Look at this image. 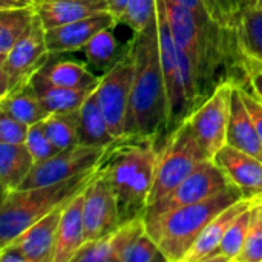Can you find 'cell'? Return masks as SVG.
I'll return each mask as SVG.
<instances>
[{
  "label": "cell",
  "instance_id": "ffe728a7",
  "mask_svg": "<svg viewBox=\"0 0 262 262\" xmlns=\"http://www.w3.org/2000/svg\"><path fill=\"white\" fill-rule=\"evenodd\" d=\"M78 144L92 147H107L117 140L111 134L106 117L101 111L97 88L84 100V103L78 109Z\"/></svg>",
  "mask_w": 262,
  "mask_h": 262
},
{
  "label": "cell",
  "instance_id": "d6a6232c",
  "mask_svg": "<svg viewBox=\"0 0 262 262\" xmlns=\"http://www.w3.org/2000/svg\"><path fill=\"white\" fill-rule=\"evenodd\" d=\"M210 15L226 29L239 34L241 8L238 0H204Z\"/></svg>",
  "mask_w": 262,
  "mask_h": 262
},
{
  "label": "cell",
  "instance_id": "4fadbf2b",
  "mask_svg": "<svg viewBox=\"0 0 262 262\" xmlns=\"http://www.w3.org/2000/svg\"><path fill=\"white\" fill-rule=\"evenodd\" d=\"M235 184L243 196L250 201L262 200V160L235 149L229 144L223 146L212 158Z\"/></svg>",
  "mask_w": 262,
  "mask_h": 262
},
{
  "label": "cell",
  "instance_id": "484cf974",
  "mask_svg": "<svg viewBox=\"0 0 262 262\" xmlns=\"http://www.w3.org/2000/svg\"><path fill=\"white\" fill-rule=\"evenodd\" d=\"M37 15L35 6L0 9V60L28 32Z\"/></svg>",
  "mask_w": 262,
  "mask_h": 262
},
{
  "label": "cell",
  "instance_id": "83f0119b",
  "mask_svg": "<svg viewBox=\"0 0 262 262\" xmlns=\"http://www.w3.org/2000/svg\"><path fill=\"white\" fill-rule=\"evenodd\" d=\"M43 124L48 138L58 150H64L78 144V126H80L78 111L49 114L43 120Z\"/></svg>",
  "mask_w": 262,
  "mask_h": 262
},
{
  "label": "cell",
  "instance_id": "b9f144b4",
  "mask_svg": "<svg viewBox=\"0 0 262 262\" xmlns=\"http://www.w3.org/2000/svg\"><path fill=\"white\" fill-rule=\"evenodd\" d=\"M258 6H261L262 8V0H258Z\"/></svg>",
  "mask_w": 262,
  "mask_h": 262
},
{
  "label": "cell",
  "instance_id": "44dd1931",
  "mask_svg": "<svg viewBox=\"0 0 262 262\" xmlns=\"http://www.w3.org/2000/svg\"><path fill=\"white\" fill-rule=\"evenodd\" d=\"M0 111L26 123L28 126L43 121L49 112L45 109L31 80L18 84L0 98Z\"/></svg>",
  "mask_w": 262,
  "mask_h": 262
},
{
  "label": "cell",
  "instance_id": "ee69618b",
  "mask_svg": "<svg viewBox=\"0 0 262 262\" xmlns=\"http://www.w3.org/2000/svg\"><path fill=\"white\" fill-rule=\"evenodd\" d=\"M259 201H262V200H259Z\"/></svg>",
  "mask_w": 262,
  "mask_h": 262
},
{
  "label": "cell",
  "instance_id": "7a4b0ae2",
  "mask_svg": "<svg viewBox=\"0 0 262 262\" xmlns=\"http://www.w3.org/2000/svg\"><path fill=\"white\" fill-rule=\"evenodd\" d=\"M161 149L152 140L123 135L107 149L98 172L111 184L117 198L121 224L144 216L154 187Z\"/></svg>",
  "mask_w": 262,
  "mask_h": 262
},
{
  "label": "cell",
  "instance_id": "7bdbcfd3",
  "mask_svg": "<svg viewBox=\"0 0 262 262\" xmlns=\"http://www.w3.org/2000/svg\"><path fill=\"white\" fill-rule=\"evenodd\" d=\"M37 2H40V0H34V5H35V3H37Z\"/></svg>",
  "mask_w": 262,
  "mask_h": 262
},
{
  "label": "cell",
  "instance_id": "5bb4252c",
  "mask_svg": "<svg viewBox=\"0 0 262 262\" xmlns=\"http://www.w3.org/2000/svg\"><path fill=\"white\" fill-rule=\"evenodd\" d=\"M63 206L57 207L32 226H29L25 232H21L15 239H12L6 246L15 249L21 255L25 262H54L57 230Z\"/></svg>",
  "mask_w": 262,
  "mask_h": 262
},
{
  "label": "cell",
  "instance_id": "9a60e30c",
  "mask_svg": "<svg viewBox=\"0 0 262 262\" xmlns=\"http://www.w3.org/2000/svg\"><path fill=\"white\" fill-rule=\"evenodd\" d=\"M144 232V216H137L100 239L86 241L75 253L72 262H117L120 253Z\"/></svg>",
  "mask_w": 262,
  "mask_h": 262
},
{
  "label": "cell",
  "instance_id": "cb8c5ba5",
  "mask_svg": "<svg viewBox=\"0 0 262 262\" xmlns=\"http://www.w3.org/2000/svg\"><path fill=\"white\" fill-rule=\"evenodd\" d=\"M45 81L63 88H97L100 77H97L86 64L74 60L48 61L35 71Z\"/></svg>",
  "mask_w": 262,
  "mask_h": 262
},
{
  "label": "cell",
  "instance_id": "7c38bea8",
  "mask_svg": "<svg viewBox=\"0 0 262 262\" xmlns=\"http://www.w3.org/2000/svg\"><path fill=\"white\" fill-rule=\"evenodd\" d=\"M117 18L109 11H100L89 17L46 29L45 38L51 55L83 51L89 40L104 28L117 26Z\"/></svg>",
  "mask_w": 262,
  "mask_h": 262
},
{
  "label": "cell",
  "instance_id": "4dcf8cb0",
  "mask_svg": "<svg viewBox=\"0 0 262 262\" xmlns=\"http://www.w3.org/2000/svg\"><path fill=\"white\" fill-rule=\"evenodd\" d=\"M236 262H262V201H255L252 206L246 244Z\"/></svg>",
  "mask_w": 262,
  "mask_h": 262
},
{
  "label": "cell",
  "instance_id": "2e32d148",
  "mask_svg": "<svg viewBox=\"0 0 262 262\" xmlns=\"http://www.w3.org/2000/svg\"><path fill=\"white\" fill-rule=\"evenodd\" d=\"M84 190L72 196L64 206L57 230V246L54 262H72L75 253L86 243L83 224Z\"/></svg>",
  "mask_w": 262,
  "mask_h": 262
},
{
  "label": "cell",
  "instance_id": "60d3db41",
  "mask_svg": "<svg viewBox=\"0 0 262 262\" xmlns=\"http://www.w3.org/2000/svg\"><path fill=\"white\" fill-rule=\"evenodd\" d=\"M238 2H239V8H241V15H243V11H246L247 8L258 6V0H238Z\"/></svg>",
  "mask_w": 262,
  "mask_h": 262
},
{
  "label": "cell",
  "instance_id": "30bf717a",
  "mask_svg": "<svg viewBox=\"0 0 262 262\" xmlns=\"http://www.w3.org/2000/svg\"><path fill=\"white\" fill-rule=\"evenodd\" d=\"M107 147L77 144L69 149L60 150L57 155L34 164L32 170L18 189L55 184L72 177L81 175L88 170H92L100 166Z\"/></svg>",
  "mask_w": 262,
  "mask_h": 262
},
{
  "label": "cell",
  "instance_id": "4316f807",
  "mask_svg": "<svg viewBox=\"0 0 262 262\" xmlns=\"http://www.w3.org/2000/svg\"><path fill=\"white\" fill-rule=\"evenodd\" d=\"M175 3L187 8L193 15L195 18L198 20L200 26L210 35L226 41L239 57H243L244 60H249V63H252V60L247 57L246 51H244V46H243V41H241V34L238 32H232L226 28H223L209 12L204 0H173Z\"/></svg>",
  "mask_w": 262,
  "mask_h": 262
},
{
  "label": "cell",
  "instance_id": "52a82bcc",
  "mask_svg": "<svg viewBox=\"0 0 262 262\" xmlns=\"http://www.w3.org/2000/svg\"><path fill=\"white\" fill-rule=\"evenodd\" d=\"M135 74V58L130 40L127 41L126 54L106 72L100 77L97 94L101 111L106 117L111 134L115 138L124 135L126 115L132 92Z\"/></svg>",
  "mask_w": 262,
  "mask_h": 262
},
{
  "label": "cell",
  "instance_id": "7402d4cb",
  "mask_svg": "<svg viewBox=\"0 0 262 262\" xmlns=\"http://www.w3.org/2000/svg\"><path fill=\"white\" fill-rule=\"evenodd\" d=\"M31 83L37 91L45 109L49 114H63L78 111L84 100L95 88H63L45 81L37 72L31 77Z\"/></svg>",
  "mask_w": 262,
  "mask_h": 262
},
{
  "label": "cell",
  "instance_id": "ab89813d",
  "mask_svg": "<svg viewBox=\"0 0 262 262\" xmlns=\"http://www.w3.org/2000/svg\"><path fill=\"white\" fill-rule=\"evenodd\" d=\"M34 0H0V9H9V8H25L32 6Z\"/></svg>",
  "mask_w": 262,
  "mask_h": 262
},
{
  "label": "cell",
  "instance_id": "9c48e42d",
  "mask_svg": "<svg viewBox=\"0 0 262 262\" xmlns=\"http://www.w3.org/2000/svg\"><path fill=\"white\" fill-rule=\"evenodd\" d=\"M232 89L233 83L227 81L220 84L215 92L186 120L210 160L223 146L227 144V123Z\"/></svg>",
  "mask_w": 262,
  "mask_h": 262
},
{
  "label": "cell",
  "instance_id": "d4e9b609",
  "mask_svg": "<svg viewBox=\"0 0 262 262\" xmlns=\"http://www.w3.org/2000/svg\"><path fill=\"white\" fill-rule=\"evenodd\" d=\"M114 28L115 26L101 29L83 48L86 64L95 72H100L101 75L106 74L127 51V43L123 46L118 45V40L114 34Z\"/></svg>",
  "mask_w": 262,
  "mask_h": 262
},
{
  "label": "cell",
  "instance_id": "8fae6325",
  "mask_svg": "<svg viewBox=\"0 0 262 262\" xmlns=\"http://www.w3.org/2000/svg\"><path fill=\"white\" fill-rule=\"evenodd\" d=\"M83 224L86 241H95L121 226L117 198L107 180L97 172L84 189Z\"/></svg>",
  "mask_w": 262,
  "mask_h": 262
},
{
  "label": "cell",
  "instance_id": "d6986e66",
  "mask_svg": "<svg viewBox=\"0 0 262 262\" xmlns=\"http://www.w3.org/2000/svg\"><path fill=\"white\" fill-rule=\"evenodd\" d=\"M34 6L45 29L107 11L106 0H40Z\"/></svg>",
  "mask_w": 262,
  "mask_h": 262
},
{
  "label": "cell",
  "instance_id": "8d00e7d4",
  "mask_svg": "<svg viewBox=\"0 0 262 262\" xmlns=\"http://www.w3.org/2000/svg\"><path fill=\"white\" fill-rule=\"evenodd\" d=\"M239 88V92H241V97H243V101L253 120V124L258 130V135L262 141V101L253 94L250 84L249 86H238Z\"/></svg>",
  "mask_w": 262,
  "mask_h": 262
},
{
  "label": "cell",
  "instance_id": "74e56055",
  "mask_svg": "<svg viewBox=\"0 0 262 262\" xmlns=\"http://www.w3.org/2000/svg\"><path fill=\"white\" fill-rule=\"evenodd\" d=\"M106 3H107V11L117 18L118 23H121L123 15L127 9L129 0H106Z\"/></svg>",
  "mask_w": 262,
  "mask_h": 262
},
{
  "label": "cell",
  "instance_id": "ba28073f",
  "mask_svg": "<svg viewBox=\"0 0 262 262\" xmlns=\"http://www.w3.org/2000/svg\"><path fill=\"white\" fill-rule=\"evenodd\" d=\"M229 184L232 183L223 169L213 160H206L167 196L147 207L144 213V223L161 218L180 207L200 203L218 193Z\"/></svg>",
  "mask_w": 262,
  "mask_h": 262
},
{
  "label": "cell",
  "instance_id": "d590c367",
  "mask_svg": "<svg viewBox=\"0 0 262 262\" xmlns=\"http://www.w3.org/2000/svg\"><path fill=\"white\" fill-rule=\"evenodd\" d=\"M29 126L12 115L0 111V143L23 144L26 143Z\"/></svg>",
  "mask_w": 262,
  "mask_h": 262
},
{
  "label": "cell",
  "instance_id": "1f68e13d",
  "mask_svg": "<svg viewBox=\"0 0 262 262\" xmlns=\"http://www.w3.org/2000/svg\"><path fill=\"white\" fill-rule=\"evenodd\" d=\"M166 261L158 243L144 232L135 241H132L118 256L117 262H158Z\"/></svg>",
  "mask_w": 262,
  "mask_h": 262
},
{
  "label": "cell",
  "instance_id": "f35d334b",
  "mask_svg": "<svg viewBox=\"0 0 262 262\" xmlns=\"http://www.w3.org/2000/svg\"><path fill=\"white\" fill-rule=\"evenodd\" d=\"M250 88L253 94L262 101V69H258L250 77Z\"/></svg>",
  "mask_w": 262,
  "mask_h": 262
},
{
  "label": "cell",
  "instance_id": "3957f363",
  "mask_svg": "<svg viewBox=\"0 0 262 262\" xmlns=\"http://www.w3.org/2000/svg\"><path fill=\"white\" fill-rule=\"evenodd\" d=\"M243 198L241 190L235 184H229L200 203L180 207L146 223V232L158 243L166 262H181L206 226Z\"/></svg>",
  "mask_w": 262,
  "mask_h": 262
},
{
  "label": "cell",
  "instance_id": "6da1fadb",
  "mask_svg": "<svg viewBox=\"0 0 262 262\" xmlns=\"http://www.w3.org/2000/svg\"><path fill=\"white\" fill-rule=\"evenodd\" d=\"M130 45L135 58V74L124 135L152 140L160 149H163L166 146L167 101L160 58L157 14L144 31L134 32Z\"/></svg>",
  "mask_w": 262,
  "mask_h": 262
},
{
  "label": "cell",
  "instance_id": "e575fe53",
  "mask_svg": "<svg viewBox=\"0 0 262 262\" xmlns=\"http://www.w3.org/2000/svg\"><path fill=\"white\" fill-rule=\"evenodd\" d=\"M26 146H28L32 158L35 161V164L41 163V161H45V160H48V158H51V157H54V155H57L60 152L51 143V140L48 138L43 121H38V123L29 126Z\"/></svg>",
  "mask_w": 262,
  "mask_h": 262
},
{
  "label": "cell",
  "instance_id": "8992f818",
  "mask_svg": "<svg viewBox=\"0 0 262 262\" xmlns=\"http://www.w3.org/2000/svg\"><path fill=\"white\" fill-rule=\"evenodd\" d=\"M46 29L35 15L28 32L12 46L5 58L0 60V95L5 97L18 84L29 81L51 57L45 38ZM0 97V98H2Z\"/></svg>",
  "mask_w": 262,
  "mask_h": 262
},
{
  "label": "cell",
  "instance_id": "f546056e",
  "mask_svg": "<svg viewBox=\"0 0 262 262\" xmlns=\"http://www.w3.org/2000/svg\"><path fill=\"white\" fill-rule=\"evenodd\" d=\"M241 41L255 71L262 69V8L252 6L243 11L239 26Z\"/></svg>",
  "mask_w": 262,
  "mask_h": 262
},
{
  "label": "cell",
  "instance_id": "603a6c76",
  "mask_svg": "<svg viewBox=\"0 0 262 262\" xmlns=\"http://www.w3.org/2000/svg\"><path fill=\"white\" fill-rule=\"evenodd\" d=\"M35 161L26 146L23 144H8L0 143V186L2 193L18 189L29 172L32 170Z\"/></svg>",
  "mask_w": 262,
  "mask_h": 262
},
{
  "label": "cell",
  "instance_id": "5b68a950",
  "mask_svg": "<svg viewBox=\"0 0 262 262\" xmlns=\"http://www.w3.org/2000/svg\"><path fill=\"white\" fill-rule=\"evenodd\" d=\"M206 160L210 158L206 155L189 123L184 121L161 149L149 206L167 196Z\"/></svg>",
  "mask_w": 262,
  "mask_h": 262
},
{
  "label": "cell",
  "instance_id": "f1b7e54d",
  "mask_svg": "<svg viewBox=\"0 0 262 262\" xmlns=\"http://www.w3.org/2000/svg\"><path fill=\"white\" fill-rule=\"evenodd\" d=\"M253 206V204H252ZM252 207L244 210L227 229L220 247L215 250L212 256H209L207 262H236L243 247L246 244L249 226H250Z\"/></svg>",
  "mask_w": 262,
  "mask_h": 262
},
{
  "label": "cell",
  "instance_id": "836d02e7",
  "mask_svg": "<svg viewBox=\"0 0 262 262\" xmlns=\"http://www.w3.org/2000/svg\"><path fill=\"white\" fill-rule=\"evenodd\" d=\"M157 14V0H129L121 23L127 25L134 32H141Z\"/></svg>",
  "mask_w": 262,
  "mask_h": 262
},
{
  "label": "cell",
  "instance_id": "277c9868",
  "mask_svg": "<svg viewBox=\"0 0 262 262\" xmlns=\"http://www.w3.org/2000/svg\"><path fill=\"white\" fill-rule=\"evenodd\" d=\"M97 172L98 167L55 184L15 189L2 193L0 247L15 239L29 226L84 190L88 184L95 178Z\"/></svg>",
  "mask_w": 262,
  "mask_h": 262
},
{
  "label": "cell",
  "instance_id": "ac0fdd59",
  "mask_svg": "<svg viewBox=\"0 0 262 262\" xmlns=\"http://www.w3.org/2000/svg\"><path fill=\"white\" fill-rule=\"evenodd\" d=\"M253 201L250 200H239L238 203L232 204L226 210H223L216 218H213L206 229L201 232V235L196 238L187 255L183 258L181 262H207L209 256L215 253V250L220 247L227 229L232 226V223L249 207H252Z\"/></svg>",
  "mask_w": 262,
  "mask_h": 262
},
{
  "label": "cell",
  "instance_id": "e0dca14e",
  "mask_svg": "<svg viewBox=\"0 0 262 262\" xmlns=\"http://www.w3.org/2000/svg\"><path fill=\"white\" fill-rule=\"evenodd\" d=\"M227 144L250 154L262 160V141L253 120L243 101L239 88L233 84L230 95L229 123H227Z\"/></svg>",
  "mask_w": 262,
  "mask_h": 262
}]
</instances>
